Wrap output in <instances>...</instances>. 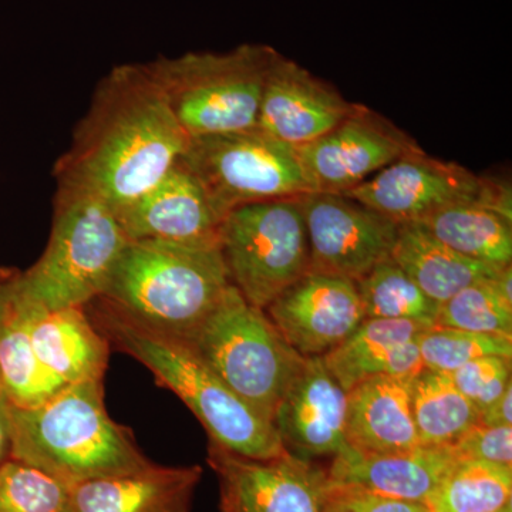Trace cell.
I'll list each match as a JSON object with an SVG mask.
<instances>
[{"instance_id": "cell-1", "label": "cell", "mask_w": 512, "mask_h": 512, "mask_svg": "<svg viewBox=\"0 0 512 512\" xmlns=\"http://www.w3.org/2000/svg\"><path fill=\"white\" fill-rule=\"evenodd\" d=\"M188 143L146 66L120 64L97 84L53 175L119 214L178 164Z\"/></svg>"}, {"instance_id": "cell-2", "label": "cell", "mask_w": 512, "mask_h": 512, "mask_svg": "<svg viewBox=\"0 0 512 512\" xmlns=\"http://www.w3.org/2000/svg\"><path fill=\"white\" fill-rule=\"evenodd\" d=\"M84 308L110 345L146 366L160 386L187 404L211 443L255 460L289 454L274 423L232 392L183 339L148 328L101 298Z\"/></svg>"}, {"instance_id": "cell-3", "label": "cell", "mask_w": 512, "mask_h": 512, "mask_svg": "<svg viewBox=\"0 0 512 512\" xmlns=\"http://www.w3.org/2000/svg\"><path fill=\"white\" fill-rule=\"evenodd\" d=\"M12 457L73 485L150 467L127 427L111 419L103 382L64 386L29 409L10 403Z\"/></svg>"}, {"instance_id": "cell-4", "label": "cell", "mask_w": 512, "mask_h": 512, "mask_svg": "<svg viewBox=\"0 0 512 512\" xmlns=\"http://www.w3.org/2000/svg\"><path fill=\"white\" fill-rule=\"evenodd\" d=\"M229 285L220 245L128 239L99 298L148 328L185 339Z\"/></svg>"}, {"instance_id": "cell-5", "label": "cell", "mask_w": 512, "mask_h": 512, "mask_svg": "<svg viewBox=\"0 0 512 512\" xmlns=\"http://www.w3.org/2000/svg\"><path fill=\"white\" fill-rule=\"evenodd\" d=\"M43 255L20 272L19 291L45 311L84 308L103 295L128 237L116 212L90 192L57 184Z\"/></svg>"}, {"instance_id": "cell-6", "label": "cell", "mask_w": 512, "mask_h": 512, "mask_svg": "<svg viewBox=\"0 0 512 512\" xmlns=\"http://www.w3.org/2000/svg\"><path fill=\"white\" fill-rule=\"evenodd\" d=\"M275 53L265 45H242L225 53L160 56L144 66L185 134L195 138L256 127Z\"/></svg>"}, {"instance_id": "cell-7", "label": "cell", "mask_w": 512, "mask_h": 512, "mask_svg": "<svg viewBox=\"0 0 512 512\" xmlns=\"http://www.w3.org/2000/svg\"><path fill=\"white\" fill-rule=\"evenodd\" d=\"M183 340L232 392L271 423L305 360L265 311L252 306L234 285Z\"/></svg>"}, {"instance_id": "cell-8", "label": "cell", "mask_w": 512, "mask_h": 512, "mask_svg": "<svg viewBox=\"0 0 512 512\" xmlns=\"http://www.w3.org/2000/svg\"><path fill=\"white\" fill-rule=\"evenodd\" d=\"M181 163L222 220L242 205L315 192L296 148L258 127L190 138Z\"/></svg>"}, {"instance_id": "cell-9", "label": "cell", "mask_w": 512, "mask_h": 512, "mask_svg": "<svg viewBox=\"0 0 512 512\" xmlns=\"http://www.w3.org/2000/svg\"><path fill=\"white\" fill-rule=\"evenodd\" d=\"M220 249L231 285L264 311L311 271L301 197L255 202L228 212L221 222Z\"/></svg>"}, {"instance_id": "cell-10", "label": "cell", "mask_w": 512, "mask_h": 512, "mask_svg": "<svg viewBox=\"0 0 512 512\" xmlns=\"http://www.w3.org/2000/svg\"><path fill=\"white\" fill-rule=\"evenodd\" d=\"M343 195L399 225L416 224L458 204L485 205L512 221L510 187L478 177L456 163L427 156L421 148Z\"/></svg>"}, {"instance_id": "cell-11", "label": "cell", "mask_w": 512, "mask_h": 512, "mask_svg": "<svg viewBox=\"0 0 512 512\" xmlns=\"http://www.w3.org/2000/svg\"><path fill=\"white\" fill-rule=\"evenodd\" d=\"M311 271L359 281L392 256L399 224L343 194L301 197Z\"/></svg>"}, {"instance_id": "cell-12", "label": "cell", "mask_w": 512, "mask_h": 512, "mask_svg": "<svg viewBox=\"0 0 512 512\" xmlns=\"http://www.w3.org/2000/svg\"><path fill=\"white\" fill-rule=\"evenodd\" d=\"M208 464L220 481L222 512H322L328 471L311 460L286 454L255 460L208 446Z\"/></svg>"}, {"instance_id": "cell-13", "label": "cell", "mask_w": 512, "mask_h": 512, "mask_svg": "<svg viewBox=\"0 0 512 512\" xmlns=\"http://www.w3.org/2000/svg\"><path fill=\"white\" fill-rule=\"evenodd\" d=\"M419 148L400 128L360 104L338 127L296 147V153L313 190L346 194Z\"/></svg>"}, {"instance_id": "cell-14", "label": "cell", "mask_w": 512, "mask_h": 512, "mask_svg": "<svg viewBox=\"0 0 512 512\" xmlns=\"http://www.w3.org/2000/svg\"><path fill=\"white\" fill-rule=\"evenodd\" d=\"M264 311L303 357L328 355L366 319L355 281L313 271L293 282Z\"/></svg>"}, {"instance_id": "cell-15", "label": "cell", "mask_w": 512, "mask_h": 512, "mask_svg": "<svg viewBox=\"0 0 512 512\" xmlns=\"http://www.w3.org/2000/svg\"><path fill=\"white\" fill-rule=\"evenodd\" d=\"M359 106L276 52L266 73L256 127L288 146L302 147L338 127Z\"/></svg>"}, {"instance_id": "cell-16", "label": "cell", "mask_w": 512, "mask_h": 512, "mask_svg": "<svg viewBox=\"0 0 512 512\" xmlns=\"http://www.w3.org/2000/svg\"><path fill=\"white\" fill-rule=\"evenodd\" d=\"M348 392L342 389L322 356L305 357L274 416L282 444L293 456L311 460L333 456L346 443Z\"/></svg>"}, {"instance_id": "cell-17", "label": "cell", "mask_w": 512, "mask_h": 512, "mask_svg": "<svg viewBox=\"0 0 512 512\" xmlns=\"http://www.w3.org/2000/svg\"><path fill=\"white\" fill-rule=\"evenodd\" d=\"M116 215L128 239L220 245L222 218L181 160Z\"/></svg>"}, {"instance_id": "cell-18", "label": "cell", "mask_w": 512, "mask_h": 512, "mask_svg": "<svg viewBox=\"0 0 512 512\" xmlns=\"http://www.w3.org/2000/svg\"><path fill=\"white\" fill-rule=\"evenodd\" d=\"M458 458L453 444H420L393 453H363L348 446L333 458L328 476L336 483L356 485L370 493L424 504Z\"/></svg>"}, {"instance_id": "cell-19", "label": "cell", "mask_w": 512, "mask_h": 512, "mask_svg": "<svg viewBox=\"0 0 512 512\" xmlns=\"http://www.w3.org/2000/svg\"><path fill=\"white\" fill-rule=\"evenodd\" d=\"M430 328L414 320L366 318L323 362L345 392L376 376L413 380L424 369L417 338Z\"/></svg>"}, {"instance_id": "cell-20", "label": "cell", "mask_w": 512, "mask_h": 512, "mask_svg": "<svg viewBox=\"0 0 512 512\" xmlns=\"http://www.w3.org/2000/svg\"><path fill=\"white\" fill-rule=\"evenodd\" d=\"M200 466L151 464L134 473L73 485L69 512H191Z\"/></svg>"}, {"instance_id": "cell-21", "label": "cell", "mask_w": 512, "mask_h": 512, "mask_svg": "<svg viewBox=\"0 0 512 512\" xmlns=\"http://www.w3.org/2000/svg\"><path fill=\"white\" fill-rule=\"evenodd\" d=\"M32 342L40 366L60 386L103 382L110 343L86 308L45 311L33 305Z\"/></svg>"}, {"instance_id": "cell-22", "label": "cell", "mask_w": 512, "mask_h": 512, "mask_svg": "<svg viewBox=\"0 0 512 512\" xmlns=\"http://www.w3.org/2000/svg\"><path fill=\"white\" fill-rule=\"evenodd\" d=\"M20 271L0 266V379L12 406L29 409L62 389L37 360L33 305L19 291Z\"/></svg>"}, {"instance_id": "cell-23", "label": "cell", "mask_w": 512, "mask_h": 512, "mask_svg": "<svg viewBox=\"0 0 512 512\" xmlns=\"http://www.w3.org/2000/svg\"><path fill=\"white\" fill-rule=\"evenodd\" d=\"M412 380L376 376L348 392L346 443L363 453L420 446L410 399Z\"/></svg>"}, {"instance_id": "cell-24", "label": "cell", "mask_w": 512, "mask_h": 512, "mask_svg": "<svg viewBox=\"0 0 512 512\" xmlns=\"http://www.w3.org/2000/svg\"><path fill=\"white\" fill-rule=\"evenodd\" d=\"M392 259L439 305L504 268L458 254L419 224L399 225Z\"/></svg>"}, {"instance_id": "cell-25", "label": "cell", "mask_w": 512, "mask_h": 512, "mask_svg": "<svg viewBox=\"0 0 512 512\" xmlns=\"http://www.w3.org/2000/svg\"><path fill=\"white\" fill-rule=\"evenodd\" d=\"M416 224L426 228L458 254L485 264H511V221L485 205H453L434 212Z\"/></svg>"}, {"instance_id": "cell-26", "label": "cell", "mask_w": 512, "mask_h": 512, "mask_svg": "<svg viewBox=\"0 0 512 512\" xmlns=\"http://www.w3.org/2000/svg\"><path fill=\"white\" fill-rule=\"evenodd\" d=\"M412 413L423 446H450L476 426L480 410L448 373L423 369L410 383Z\"/></svg>"}, {"instance_id": "cell-27", "label": "cell", "mask_w": 512, "mask_h": 512, "mask_svg": "<svg viewBox=\"0 0 512 512\" xmlns=\"http://www.w3.org/2000/svg\"><path fill=\"white\" fill-rule=\"evenodd\" d=\"M511 497L512 466L458 458L424 505L430 512H498Z\"/></svg>"}, {"instance_id": "cell-28", "label": "cell", "mask_w": 512, "mask_h": 512, "mask_svg": "<svg viewBox=\"0 0 512 512\" xmlns=\"http://www.w3.org/2000/svg\"><path fill=\"white\" fill-rule=\"evenodd\" d=\"M366 318L414 320L436 326L440 305L431 301L392 256L356 281Z\"/></svg>"}, {"instance_id": "cell-29", "label": "cell", "mask_w": 512, "mask_h": 512, "mask_svg": "<svg viewBox=\"0 0 512 512\" xmlns=\"http://www.w3.org/2000/svg\"><path fill=\"white\" fill-rule=\"evenodd\" d=\"M421 363L431 372L451 373L485 356L512 360V336L433 326L417 338Z\"/></svg>"}, {"instance_id": "cell-30", "label": "cell", "mask_w": 512, "mask_h": 512, "mask_svg": "<svg viewBox=\"0 0 512 512\" xmlns=\"http://www.w3.org/2000/svg\"><path fill=\"white\" fill-rule=\"evenodd\" d=\"M72 487L9 458L0 466V512H69Z\"/></svg>"}, {"instance_id": "cell-31", "label": "cell", "mask_w": 512, "mask_h": 512, "mask_svg": "<svg viewBox=\"0 0 512 512\" xmlns=\"http://www.w3.org/2000/svg\"><path fill=\"white\" fill-rule=\"evenodd\" d=\"M436 326L512 336V303L484 279L440 305Z\"/></svg>"}, {"instance_id": "cell-32", "label": "cell", "mask_w": 512, "mask_h": 512, "mask_svg": "<svg viewBox=\"0 0 512 512\" xmlns=\"http://www.w3.org/2000/svg\"><path fill=\"white\" fill-rule=\"evenodd\" d=\"M448 375L457 389L481 412L510 386L511 359L498 356L480 357Z\"/></svg>"}, {"instance_id": "cell-33", "label": "cell", "mask_w": 512, "mask_h": 512, "mask_svg": "<svg viewBox=\"0 0 512 512\" xmlns=\"http://www.w3.org/2000/svg\"><path fill=\"white\" fill-rule=\"evenodd\" d=\"M322 512H430L424 504L384 497L330 480Z\"/></svg>"}, {"instance_id": "cell-34", "label": "cell", "mask_w": 512, "mask_h": 512, "mask_svg": "<svg viewBox=\"0 0 512 512\" xmlns=\"http://www.w3.org/2000/svg\"><path fill=\"white\" fill-rule=\"evenodd\" d=\"M460 458L512 466V426L471 427L453 444Z\"/></svg>"}, {"instance_id": "cell-35", "label": "cell", "mask_w": 512, "mask_h": 512, "mask_svg": "<svg viewBox=\"0 0 512 512\" xmlns=\"http://www.w3.org/2000/svg\"><path fill=\"white\" fill-rule=\"evenodd\" d=\"M477 424L485 427L512 426V383L498 399L481 410Z\"/></svg>"}, {"instance_id": "cell-36", "label": "cell", "mask_w": 512, "mask_h": 512, "mask_svg": "<svg viewBox=\"0 0 512 512\" xmlns=\"http://www.w3.org/2000/svg\"><path fill=\"white\" fill-rule=\"evenodd\" d=\"M12 457V423L10 402L5 392H0V466Z\"/></svg>"}, {"instance_id": "cell-37", "label": "cell", "mask_w": 512, "mask_h": 512, "mask_svg": "<svg viewBox=\"0 0 512 512\" xmlns=\"http://www.w3.org/2000/svg\"><path fill=\"white\" fill-rule=\"evenodd\" d=\"M498 512H512V505H507V507L503 508V510Z\"/></svg>"}, {"instance_id": "cell-38", "label": "cell", "mask_w": 512, "mask_h": 512, "mask_svg": "<svg viewBox=\"0 0 512 512\" xmlns=\"http://www.w3.org/2000/svg\"><path fill=\"white\" fill-rule=\"evenodd\" d=\"M0 392H5V390H3V386H2V379H0Z\"/></svg>"}]
</instances>
